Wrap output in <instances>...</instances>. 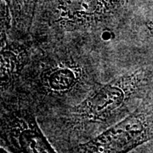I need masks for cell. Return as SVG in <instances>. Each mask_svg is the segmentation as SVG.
Here are the masks:
<instances>
[{"instance_id":"obj_1","label":"cell","mask_w":153,"mask_h":153,"mask_svg":"<svg viewBox=\"0 0 153 153\" xmlns=\"http://www.w3.org/2000/svg\"><path fill=\"white\" fill-rule=\"evenodd\" d=\"M17 90L26 94L38 117L81 102L128 66L113 45L88 41H35Z\"/></svg>"},{"instance_id":"obj_2","label":"cell","mask_w":153,"mask_h":153,"mask_svg":"<svg viewBox=\"0 0 153 153\" xmlns=\"http://www.w3.org/2000/svg\"><path fill=\"white\" fill-rule=\"evenodd\" d=\"M153 92V63L132 65L100 84L81 102L38 117L57 152L92 140L132 113Z\"/></svg>"},{"instance_id":"obj_3","label":"cell","mask_w":153,"mask_h":153,"mask_svg":"<svg viewBox=\"0 0 153 153\" xmlns=\"http://www.w3.org/2000/svg\"><path fill=\"white\" fill-rule=\"evenodd\" d=\"M134 0H38L31 35L37 42L114 45Z\"/></svg>"},{"instance_id":"obj_4","label":"cell","mask_w":153,"mask_h":153,"mask_svg":"<svg viewBox=\"0 0 153 153\" xmlns=\"http://www.w3.org/2000/svg\"><path fill=\"white\" fill-rule=\"evenodd\" d=\"M0 143L8 152L55 153L33 101L21 90L0 96Z\"/></svg>"},{"instance_id":"obj_5","label":"cell","mask_w":153,"mask_h":153,"mask_svg":"<svg viewBox=\"0 0 153 153\" xmlns=\"http://www.w3.org/2000/svg\"><path fill=\"white\" fill-rule=\"evenodd\" d=\"M153 140V92L136 110L69 153H126Z\"/></svg>"},{"instance_id":"obj_6","label":"cell","mask_w":153,"mask_h":153,"mask_svg":"<svg viewBox=\"0 0 153 153\" xmlns=\"http://www.w3.org/2000/svg\"><path fill=\"white\" fill-rule=\"evenodd\" d=\"M35 44L32 35L27 38H16L1 30V96L14 93L18 89L23 72L31 60Z\"/></svg>"},{"instance_id":"obj_7","label":"cell","mask_w":153,"mask_h":153,"mask_svg":"<svg viewBox=\"0 0 153 153\" xmlns=\"http://www.w3.org/2000/svg\"><path fill=\"white\" fill-rule=\"evenodd\" d=\"M2 1L5 3L9 9L11 20L10 32L4 31L16 38H27L31 36V30L38 0Z\"/></svg>"}]
</instances>
